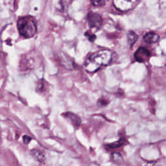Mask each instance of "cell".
<instances>
[{
  "mask_svg": "<svg viewBox=\"0 0 166 166\" xmlns=\"http://www.w3.org/2000/svg\"><path fill=\"white\" fill-rule=\"evenodd\" d=\"M125 142V139L124 138H120L118 141L113 143H111V144H108L107 145V147H108V149H116V148H118V147H120L121 146H122L124 143Z\"/></svg>",
  "mask_w": 166,
  "mask_h": 166,
  "instance_id": "10",
  "label": "cell"
},
{
  "mask_svg": "<svg viewBox=\"0 0 166 166\" xmlns=\"http://www.w3.org/2000/svg\"><path fill=\"white\" fill-rule=\"evenodd\" d=\"M138 39V35L133 31H129L127 35V41L129 46L132 48Z\"/></svg>",
  "mask_w": 166,
  "mask_h": 166,
  "instance_id": "9",
  "label": "cell"
},
{
  "mask_svg": "<svg viewBox=\"0 0 166 166\" xmlns=\"http://www.w3.org/2000/svg\"><path fill=\"white\" fill-rule=\"evenodd\" d=\"M85 35L86 36V37L88 38V39L90 41V42H94V40H95V35H91V34H90V33H88V32H87L86 34H85Z\"/></svg>",
  "mask_w": 166,
  "mask_h": 166,
  "instance_id": "12",
  "label": "cell"
},
{
  "mask_svg": "<svg viewBox=\"0 0 166 166\" xmlns=\"http://www.w3.org/2000/svg\"><path fill=\"white\" fill-rule=\"evenodd\" d=\"M63 116H64V118L68 119V120L75 127L78 128L80 126L81 123V120L79 118V117L77 116V115L73 114V113L70 112H66L65 114H64Z\"/></svg>",
  "mask_w": 166,
  "mask_h": 166,
  "instance_id": "6",
  "label": "cell"
},
{
  "mask_svg": "<svg viewBox=\"0 0 166 166\" xmlns=\"http://www.w3.org/2000/svg\"><path fill=\"white\" fill-rule=\"evenodd\" d=\"M108 0H91L92 4L95 7H102L104 6Z\"/></svg>",
  "mask_w": 166,
  "mask_h": 166,
  "instance_id": "11",
  "label": "cell"
},
{
  "mask_svg": "<svg viewBox=\"0 0 166 166\" xmlns=\"http://www.w3.org/2000/svg\"><path fill=\"white\" fill-rule=\"evenodd\" d=\"M17 27L20 34L27 39L35 36L37 31L35 21L30 17H22L17 22Z\"/></svg>",
  "mask_w": 166,
  "mask_h": 166,
  "instance_id": "2",
  "label": "cell"
},
{
  "mask_svg": "<svg viewBox=\"0 0 166 166\" xmlns=\"http://www.w3.org/2000/svg\"><path fill=\"white\" fill-rule=\"evenodd\" d=\"M140 0H113L116 8L121 11H128L133 9Z\"/></svg>",
  "mask_w": 166,
  "mask_h": 166,
  "instance_id": "3",
  "label": "cell"
},
{
  "mask_svg": "<svg viewBox=\"0 0 166 166\" xmlns=\"http://www.w3.org/2000/svg\"><path fill=\"white\" fill-rule=\"evenodd\" d=\"M31 154L32 156L39 162H44L45 160V154L40 150L33 149L31 151Z\"/></svg>",
  "mask_w": 166,
  "mask_h": 166,
  "instance_id": "8",
  "label": "cell"
},
{
  "mask_svg": "<svg viewBox=\"0 0 166 166\" xmlns=\"http://www.w3.org/2000/svg\"><path fill=\"white\" fill-rule=\"evenodd\" d=\"M143 40L147 44H154L159 40V35L153 32H149L143 36Z\"/></svg>",
  "mask_w": 166,
  "mask_h": 166,
  "instance_id": "7",
  "label": "cell"
},
{
  "mask_svg": "<svg viewBox=\"0 0 166 166\" xmlns=\"http://www.w3.org/2000/svg\"><path fill=\"white\" fill-rule=\"evenodd\" d=\"M112 53L108 49L95 52L88 57L85 62V69L88 73H95L102 67L108 66L112 61Z\"/></svg>",
  "mask_w": 166,
  "mask_h": 166,
  "instance_id": "1",
  "label": "cell"
},
{
  "mask_svg": "<svg viewBox=\"0 0 166 166\" xmlns=\"http://www.w3.org/2000/svg\"><path fill=\"white\" fill-rule=\"evenodd\" d=\"M108 103V101H107L105 99H101L98 100V104H99L100 106H105V105H107Z\"/></svg>",
  "mask_w": 166,
  "mask_h": 166,
  "instance_id": "13",
  "label": "cell"
},
{
  "mask_svg": "<svg viewBox=\"0 0 166 166\" xmlns=\"http://www.w3.org/2000/svg\"><path fill=\"white\" fill-rule=\"evenodd\" d=\"M88 23L90 27L99 29L103 24V18L99 14L90 12L88 15Z\"/></svg>",
  "mask_w": 166,
  "mask_h": 166,
  "instance_id": "4",
  "label": "cell"
},
{
  "mask_svg": "<svg viewBox=\"0 0 166 166\" xmlns=\"http://www.w3.org/2000/svg\"><path fill=\"white\" fill-rule=\"evenodd\" d=\"M32 138L29 136H27V135H25L23 137V141L24 142V143H25V144H28V143H29V142L31 141Z\"/></svg>",
  "mask_w": 166,
  "mask_h": 166,
  "instance_id": "14",
  "label": "cell"
},
{
  "mask_svg": "<svg viewBox=\"0 0 166 166\" xmlns=\"http://www.w3.org/2000/svg\"><path fill=\"white\" fill-rule=\"evenodd\" d=\"M150 52L145 48H140L134 53V58L138 62H145L149 59Z\"/></svg>",
  "mask_w": 166,
  "mask_h": 166,
  "instance_id": "5",
  "label": "cell"
}]
</instances>
